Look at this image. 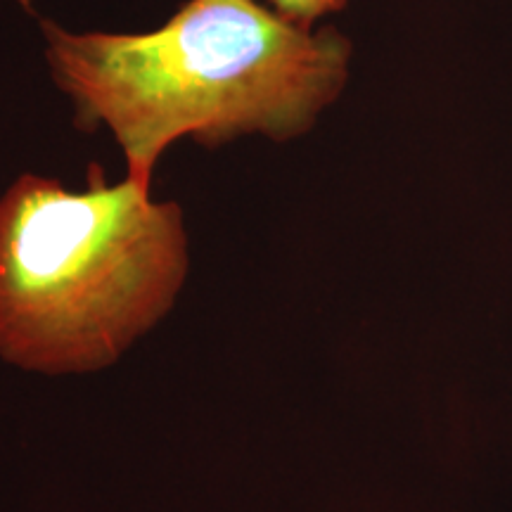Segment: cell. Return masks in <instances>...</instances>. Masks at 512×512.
<instances>
[{
    "label": "cell",
    "mask_w": 512,
    "mask_h": 512,
    "mask_svg": "<svg viewBox=\"0 0 512 512\" xmlns=\"http://www.w3.org/2000/svg\"><path fill=\"white\" fill-rule=\"evenodd\" d=\"M190 268L178 202L93 162L86 188L19 174L0 195V358L93 373L174 309Z\"/></svg>",
    "instance_id": "cell-2"
},
{
    "label": "cell",
    "mask_w": 512,
    "mask_h": 512,
    "mask_svg": "<svg viewBox=\"0 0 512 512\" xmlns=\"http://www.w3.org/2000/svg\"><path fill=\"white\" fill-rule=\"evenodd\" d=\"M38 29L74 126L107 128L143 190L181 138L214 150L306 136L342 95L354 55L339 29H304L261 0H188L143 34L69 31L50 17Z\"/></svg>",
    "instance_id": "cell-1"
},
{
    "label": "cell",
    "mask_w": 512,
    "mask_h": 512,
    "mask_svg": "<svg viewBox=\"0 0 512 512\" xmlns=\"http://www.w3.org/2000/svg\"><path fill=\"white\" fill-rule=\"evenodd\" d=\"M261 3L287 22L304 29H316L320 19L342 12L349 0H261Z\"/></svg>",
    "instance_id": "cell-3"
}]
</instances>
